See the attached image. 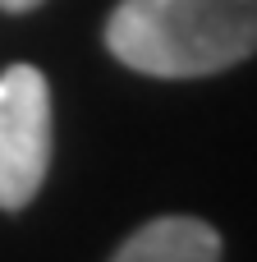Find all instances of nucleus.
Here are the masks:
<instances>
[{
  "label": "nucleus",
  "mask_w": 257,
  "mask_h": 262,
  "mask_svg": "<svg viewBox=\"0 0 257 262\" xmlns=\"http://www.w3.org/2000/svg\"><path fill=\"white\" fill-rule=\"evenodd\" d=\"M106 46L152 78H207L257 51V0H120Z\"/></svg>",
  "instance_id": "f257e3e1"
},
{
  "label": "nucleus",
  "mask_w": 257,
  "mask_h": 262,
  "mask_svg": "<svg viewBox=\"0 0 257 262\" xmlns=\"http://www.w3.org/2000/svg\"><path fill=\"white\" fill-rule=\"evenodd\" d=\"M51 166V88L41 69L9 64L0 74V207L18 212L37 198Z\"/></svg>",
  "instance_id": "f03ea898"
},
{
  "label": "nucleus",
  "mask_w": 257,
  "mask_h": 262,
  "mask_svg": "<svg viewBox=\"0 0 257 262\" xmlns=\"http://www.w3.org/2000/svg\"><path fill=\"white\" fill-rule=\"evenodd\" d=\"M110 262H221V235L198 216H156L133 230Z\"/></svg>",
  "instance_id": "7ed1b4c3"
},
{
  "label": "nucleus",
  "mask_w": 257,
  "mask_h": 262,
  "mask_svg": "<svg viewBox=\"0 0 257 262\" xmlns=\"http://www.w3.org/2000/svg\"><path fill=\"white\" fill-rule=\"evenodd\" d=\"M41 0H0V9H9V14H23V9H37Z\"/></svg>",
  "instance_id": "20e7f679"
}]
</instances>
